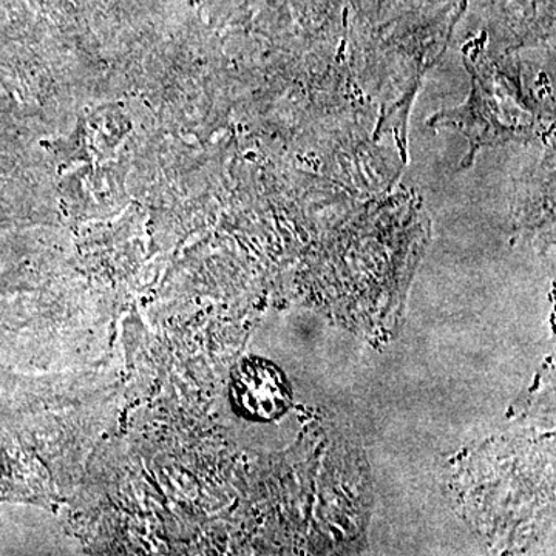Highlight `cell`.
Segmentation results:
<instances>
[{
    "mask_svg": "<svg viewBox=\"0 0 556 556\" xmlns=\"http://www.w3.org/2000/svg\"><path fill=\"white\" fill-rule=\"evenodd\" d=\"M232 399L249 419H277L291 402V391L280 369L262 358H248L233 372Z\"/></svg>",
    "mask_w": 556,
    "mask_h": 556,
    "instance_id": "6da1fadb",
    "label": "cell"
}]
</instances>
